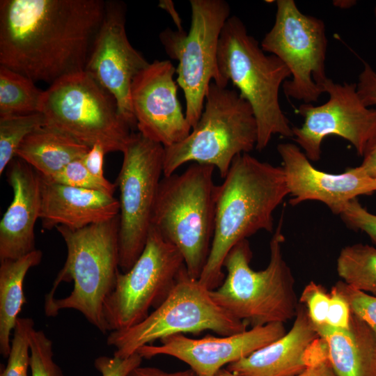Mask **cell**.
<instances>
[{
	"mask_svg": "<svg viewBox=\"0 0 376 376\" xmlns=\"http://www.w3.org/2000/svg\"><path fill=\"white\" fill-rule=\"evenodd\" d=\"M358 168L368 176L376 179V142L365 153Z\"/></svg>",
	"mask_w": 376,
	"mask_h": 376,
	"instance_id": "obj_40",
	"label": "cell"
},
{
	"mask_svg": "<svg viewBox=\"0 0 376 376\" xmlns=\"http://www.w3.org/2000/svg\"><path fill=\"white\" fill-rule=\"evenodd\" d=\"M175 75L170 61L156 60L134 78L130 91L138 132L164 148L182 141L192 129L178 98Z\"/></svg>",
	"mask_w": 376,
	"mask_h": 376,
	"instance_id": "obj_16",
	"label": "cell"
},
{
	"mask_svg": "<svg viewBox=\"0 0 376 376\" xmlns=\"http://www.w3.org/2000/svg\"><path fill=\"white\" fill-rule=\"evenodd\" d=\"M47 180L74 187L95 190L112 196L117 187L116 184L111 182L107 178H100L90 173L81 159L70 162L51 180Z\"/></svg>",
	"mask_w": 376,
	"mask_h": 376,
	"instance_id": "obj_29",
	"label": "cell"
},
{
	"mask_svg": "<svg viewBox=\"0 0 376 376\" xmlns=\"http://www.w3.org/2000/svg\"><path fill=\"white\" fill-rule=\"evenodd\" d=\"M357 88L366 106L376 107V72L367 63L359 75Z\"/></svg>",
	"mask_w": 376,
	"mask_h": 376,
	"instance_id": "obj_36",
	"label": "cell"
},
{
	"mask_svg": "<svg viewBox=\"0 0 376 376\" xmlns=\"http://www.w3.org/2000/svg\"><path fill=\"white\" fill-rule=\"evenodd\" d=\"M102 0H1L0 65L49 85L84 71Z\"/></svg>",
	"mask_w": 376,
	"mask_h": 376,
	"instance_id": "obj_1",
	"label": "cell"
},
{
	"mask_svg": "<svg viewBox=\"0 0 376 376\" xmlns=\"http://www.w3.org/2000/svg\"><path fill=\"white\" fill-rule=\"evenodd\" d=\"M119 214L118 198L101 191L58 184L42 178L40 220L43 228L80 229Z\"/></svg>",
	"mask_w": 376,
	"mask_h": 376,
	"instance_id": "obj_21",
	"label": "cell"
},
{
	"mask_svg": "<svg viewBox=\"0 0 376 376\" xmlns=\"http://www.w3.org/2000/svg\"><path fill=\"white\" fill-rule=\"evenodd\" d=\"M283 222L281 214L270 240L265 269L256 271L251 267L252 251L248 240H244L225 258L227 274L224 281L210 292L217 304L251 328L284 323L295 317L299 306L295 279L282 253Z\"/></svg>",
	"mask_w": 376,
	"mask_h": 376,
	"instance_id": "obj_5",
	"label": "cell"
},
{
	"mask_svg": "<svg viewBox=\"0 0 376 376\" xmlns=\"http://www.w3.org/2000/svg\"><path fill=\"white\" fill-rule=\"evenodd\" d=\"M185 266L180 251L151 226L141 254L127 272H120L104 303L107 330L125 329L144 320L166 299Z\"/></svg>",
	"mask_w": 376,
	"mask_h": 376,
	"instance_id": "obj_13",
	"label": "cell"
},
{
	"mask_svg": "<svg viewBox=\"0 0 376 376\" xmlns=\"http://www.w3.org/2000/svg\"><path fill=\"white\" fill-rule=\"evenodd\" d=\"M374 15H375V26H376V3L374 8Z\"/></svg>",
	"mask_w": 376,
	"mask_h": 376,
	"instance_id": "obj_44",
	"label": "cell"
},
{
	"mask_svg": "<svg viewBox=\"0 0 376 376\" xmlns=\"http://www.w3.org/2000/svg\"><path fill=\"white\" fill-rule=\"evenodd\" d=\"M46 125L89 148L123 152L132 128L115 98L86 72L65 76L44 91L40 106Z\"/></svg>",
	"mask_w": 376,
	"mask_h": 376,
	"instance_id": "obj_9",
	"label": "cell"
},
{
	"mask_svg": "<svg viewBox=\"0 0 376 376\" xmlns=\"http://www.w3.org/2000/svg\"><path fill=\"white\" fill-rule=\"evenodd\" d=\"M46 125L42 113L0 116V175L10 162L25 138Z\"/></svg>",
	"mask_w": 376,
	"mask_h": 376,
	"instance_id": "obj_27",
	"label": "cell"
},
{
	"mask_svg": "<svg viewBox=\"0 0 376 376\" xmlns=\"http://www.w3.org/2000/svg\"><path fill=\"white\" fill-rule=\"evenodd\" d=\"M276 5L274 23L261 48L280 58L290 71L291 79L282 85L285 96L313 104L324 93L323 84L328 79L325 24L301 12L293 0H278Z\"/></svg>",
	"mask_w": 376,
	"mask_h": 376,
	"instance_id": "obj_12",
	"label": "cell"
},
{
	"mask_svg": "<svg viewBox=\"0 0 376 376\" xmlns=\"http://www.w3.org/2000/svg\"><path fill=\"white\" fill-rule=\"evenodd\" d=\"M30 368L31 376H64L54 360L52 340L35 328L30 336Z\"/></svg>",
	"mask_w": 376,
	"mask_h": 376,
	"instance_id": "obj_30",
	"label": "cell"
},
{
	"mask_svg": "<svg viewBox=\"0 0 376 376\" xmlns=\"http://www.w3.org/2000/svg\"><path fill=\"white\" fill-rule=\"evenodd\" d=\"M258 127L251 107L235 90L212 81L201 116L182 141L164 148L163 175L193 162L217 168L224 178L233 159L256 148Z\"/></svg>",
	"mask_w": 376,
	"mask_h": 376,
	"instance_id": "obj_7",
	"label": "cell"
},
{
	"mask_svg": "<svg viewBox=\"0 0 376 376\" xmlns=\"http://www.w3.org/2000/svg\"><path fill=\"white\" fill-rule=\"evenodd\" d=\"M118 224L117 216L80 229L56 228L65 242L67 258L45 296L47 316L73 309L102 333L108 331L103 305L120 273Z\"/></svg>",
	"mask_w": 376,
	"mask_h": 376,
	"instance_id": "obj_3",
	"label": "cell"
},
{
	"mask_svg": "<svg viewBox=\"0 0 376 376\" xmlns=\"http://www.w3.org/2000/svg\"><path fill=\"white\" fill-rule=\"evenodd\" d=\"M218 86L230 81L252 108L258 127L256 149L262 151L274 134L293 137L292 126L279 102V90L291 77L286 65L267 54L244 22L230 16L222 29L218 47Z\"/></svg>",
	"mask_w": 376,
	"mask_h": 376,
	"instance_id": "obj_4",
	"label": "cell"
},
{
	"mask_svg": "<svg viewBox=\"0 0 376 376\" xmlns=\"http://www.w3.org/2000/svg\"><path fill=\"white\" fill-rule=\"evenodd\" d=\"M42 252L33 251L15 260L0 261V353L8 357L10 334L26 302L23 283L28 271L39 265Z\"/></svg>",
	"mask_w": 376,
	"mask_h": 376,
	"instance_id": "obj_24",
	"label": "cell"
},
{
	"mask_svg": "<svg viewBox=\"0 0 376 376\" xmlns=\"http://www.w3.org/2000/svg\"><path fill=\"white\" fill-rule=\"evenodd\" d=\"M336 269L342 281L376 297V248L363 244L344 247L337 258Z\"/></svg>",
	"mask_w": 376,
	"mask_h": 376,
	"instance_id": "obj_25",
	"label": "cell"
},
{
	"mask_svg": "<svg viewBox=\"0 0 376 376\" xmlns=\"http://www.w3.org/2000/svg\"><path fill=\"white\" fill-rule=\"evenodd\" d=\"M210 290L188 274L185 266L166 299L141 322L110 331L107 339L113 356L125 359L141 347L175 335L212 331L228 336L246 330L247 325L217 304Z\"/></svg>",
	"mask_w": 376,
	"mask_h": 376,
	"instance_id": "obj_8",
	"label": "cell"
},
{
	"mask_svg": "<svg viewBox=\"0 0 376 376\" xmlns=\"http://www.w3.org/2000/svg\"><path fill=\"white\" fill-rule=\"evenodd\" d=\"M214 167L194 163L182 173L164 176L152 226L181 253L190 276L198 279L214 230L217 185Z\"/></svg>",
	"mask_w": 376,
	"mask_h": 376,
	"instance_id": "obj_6",
	"label": "cell"
},
{
	"mask_svg": "<svg viewBox=\"0 0 376 376\" xmlns=\"http://www.w3.org/2000/svg\"><path fill=\"white\" fill-rule=\"evenodd\" d=\"M106 152L103 147L96 144L90 148L86 155L81 159L88 171L100 178H106L104 174V158Z\"/></svg>",
	"mask_w": 376,
	"mask_h": 376,
	"instance_id": "obj_37",
	"label": "cell"
},
{
	"mask_svg": "<svg viewBox=\"0 0 376 376\" xmlns=\"http://www.w3.org/2000/svg\"><path fill=\"white\" fill-rule=\"evenodd\" d=\"M224 179L217 185L214 235L198 279L210 290L224 281V263L235 245L259 230L273 231L274 212L290 194L282 166L249 153L235 157Z\"/></svg>",
	"mask_w": 376,
	"mask_h": 376,
	"instance_id": "obj_2",
	"label": "cell"
},
{
	"mask_svg": "<svg viewBox=\"0 0 376 376\" xmlns=\"http://www.w3.org/2000/svg\"><path fill=\"white\" fill-rule=\"evenodd\" d=\"M357 1L354 0H336L333 1V4L343 9L350 8L356 5Z\"/></svg>",
	"mask_w": 376,
	"mask_h": 376,
	"instance_id": "obj_42",
	"label": "cell"
},
{
	"mask_svg": "<svg viewBox=\"0 0 376 376\" xmlns=\"http://www.w3.org/2000/svg\"><path fill=\"white\" fill-rule=\"evenodd\" d=\"M285 333L284 324L275 322L220 337L207 335L196 339L175 334L160 340L161 345H144L137 352L143 359L171 356L187 363L198 376H213L221 368L247 357Z\"/></svg>",
	"mask_w": 376,
	"mask_h": 376,
	"instance_id": "obj_17",
	"label": "cell"
},
{
	"mask_svg": "<svg viewBox=\"0 0 376 376\" xmlns=\"http://www.w3.org/2000/svg\"><path fill=\"white\" fill-rule=\"evenodd\" d=\"M6 169L13 198L0 221V261L17 259L36 249L34 228L41 207V175L17 157Z\"/></svg>",
	"mask_w": 376,
	"mask_h": 376,
	"instance_id": "obj_20",
	"label": "cell"
},
{
	"mask_svg": "<svg viewBox=\"0 0 376 376\" xmlns=\"http://www.w3.org/2000/svg\"><path fill=\"white\" fill-rule=\"evenodd\" d=\"M89 149L59 130L45 125L25 138L16 157L32 166L42 178L51 180L70 162L81 159Z\"/></svg>",
	"mask_w": 376,
	"mask_h": 376,
	"instance_id": "obj_23",
	"label": "cell"
},
{
	"mask_svg": "<svg viewBox=\"0 0 376 376\" xmlns=\"http://www.w3.org/2000/svg\"><path fill=\"white\" fill-rule=\"evenodd\" d=\"M300 303L305 306L309 318L314 325L326 324L330 301V294L320 284L311 281L304 289Z\"/></svg>",
	"mask_w": 376,
	"mask_h": 376,
	"instance_id": "obj_32",
	"label": "cell"
},
{
	"mask_svg": "<svg viewBox=\"0 0 376 376\" xmlns=\"http://www.w3.org/2000/svg\"><path fill=\"white\" fill-rule=\"evenodd\" d=\"M351 310L345 297L334 285L330 292V301L326 324L338 329L349 327Z\"/></svg>",
	"mask_w": 376,
	"mask_h": 376,
	"instance_id": "obj_35",
	"label": "cell"
},
{
	"mask_svg": "<svg viewBox=\"0 0 376 376\" xmlns=\"http://www.w3.org/2000/svg\"><path fill=\"white\" fill-rule=\"evenodd\" d=\"M126 9L122 1L106 2L104 16L84 71L115 98L119 112L133 127L136 120L130 100L131 86L150 63L128 40Z\"/></svg>",
	"mask_w": 376,
	"mask_h": 376,
	"instance_id": "obj_15",
	"label": "cell"
},
{
	"mask_svg": "<svg viewBox=\"0 0 376 376\" xmlns=\"http://www.w3.org/2000/svg\"><path fill=\"white\" fill-rule=\"evenodd\" d=\"M159 6L166 10L169 13V15H171L174 23L177 25L178 30H183L182 26V21L179 17L178 13L175 10V7L172 1H160Z\"/></svg>",
	"mask_w": 376,
	"mask_h": 376,
	"instance_id": "obj_41",
	"label": "cell"
},
{
	"mask_svg": "<svg viewBox=\"0 0 376 376\" xmlns=\"http://www.w3.org/2000/svg\"><path fill=\"white\" fill-rule=\"evenodd\" d=\"M277 151L291 196L289 203L292 206L306 201H318L339 215L350 201L376 192V179L366 175L358 166L333 174L315 169L296 144L281 143Z\"/></svg>",
	"mask_w": 376,
	"mask_h": 376,
	"instance_id": "obj_18",
	"label": "cell"
},
{
	"mask_svg": "<svg viewBox=\"0 0 376 376\" xmlns=\"http://www.w3.org/2000/svg\"><path fill=\"white\" fill-rule=\"evenodd\" d=\"M323 88L329 95L325 103H303L297 109L304 120L301 127L292 126L295 141L313 162L320 159L322 143L330 135L347 140L363 157L376 142V108L364 104L357 84H338L328 78Z\"/></svg>",
	"mask_w": 376,
	"mask_h": 376,
	"instance_id": "obj_14",
	"label": "cell"
},
{
	"mask_svg": "<svg viewBox=\"0 0 376 376\" xmlns=\"http://www.w3.org/2000/svg\"><path fill=\"white\" fill-rule=\"evenodd\" d=\"M142 359L138 352L125 359L100 356L95 359L94 364L101 376H127L132 369L141 365Z\"/></svg>",
	"mask_w": 376,
	"mask_h": 376,
	"instance_id": "obj_34",
	"label": "cell"
},
{
	"mask_svg": "<svg viewBox=\"0 0 376 376\" xmlns=\"http://www.w3.org/2000/svg\"><path fill=\"white\" fill-rule=\"evenodd\" d=\"M119 189V266L127 272L144 249L163 174L164 147L132 132L123 152Z\"/></svg>",
	"mask_w": 376,
	"mask_h": 376,
	"instance_id": "obj_11",
	"label": "cell"
},
{
	"mask_svg": "<svg viewBox=\"0 0 376 376\" xmlns=\"http://www.w3.org/2000/svg\"><path fill=\"white\" fill-rule=\"evenodd\" d=\"M339 216L348 228L365 233L376 244V214L363 207L357 198L345 204Z\"/></svg>",
	"mask_w": 376,
	"mask_h": 376,
	"instance_id": "obj_33",
	"label": "cell"
},
{
	"mask_svg": "<svg viewBox=\"0 0 376 376\" xmlns=\"http://www.w3.org/2000/svg\"><path fill=\"white\" fill-rule=\"evenodd\" d=\"M326 352L324 342L301 305L288 332L226 368L238 376H295Z\"/></svg>",
	"mask_w": 376,
	"mask_h": 376,
	"instance_id": "obj_19",
	"label": "cell"
},
{
	"mask_svg": "<svg viewBox=\"0 0 376 376\" xmlns=\"http://www.w3.org/2000/svg\"><path fill=\"white\" fill-rule=\"evenodd\" d=\"M34 329L31 318H19L13 329L6 366L0 376H28L30 367V336Z\"/></svg>",
	"mask_w": 376,
	"mask_h": 376,
	"instance_id": "obj_28",
	"label": "cell"
},
{
	"mask_svg": "<svg viewBox=\"0 0 376 376\" xmlns=\"http://www.w3.org/2000/svg\"><path fill=\"white\" fill-rule=\"evenodd\" d=\"M324 342L327 357L337 376H376V337L351 311L346 329L314 325Z\"/></svg>",
	"mask_w": 376,
	"mask_h": 376,
	"instance_id": "obj_22",
	"label": "cell"
},
{
	"mask_svg": "<svg viewBox=\"0 0 376 376\" xmlns=\"http://www.w3.org/2000/svg\"><path fill=\"white\" fill-rule=\"evenodd\" d=\"M127 376H198L193 370L167 372L160 368L151 366H139L132 369Z\"/></svg>",
	"mask_w": 376,
	"mask_h": 376,
	"instance_id": "obj_39",
	"label": "cell"
},
{
	"mask_svg": "<svg viewBox=\"0 0 376 376\" xmlns=\"http://www.w3.org/2000/svg\"><path fill=\"white\" fill-rule=\"evenodd\" d=\"M335 286L347 299L352 313L363 321L376 337V297L354 288L342 281Z\"/></svg>",
	"mask_w": 376,
	"mask_h": 376,
	"instance_id": "obj_31",
	"label": "cell"
},
{
	"mask_svg": "<svg viewBox=\"0 0 376 376\" xmlns=\"http://www.w3.org/2000/svg\"><path fill=\"white\" fill-rule=\"evenodd\" d=\"M213 376H238V375L230 372L226 368H223L219 371H217Z\"/></svg>",
	"mask_w": 376,
	"mask_h": 376,
	"instance_id": "obj_43",
	"label": "cell"
},
{
	"mask_svg": "<svg viewBox=\"0 0 376 376\" xmlns=\"http://www.w3.org/2000/svg\"><path fill=\"white\" fill-rule=\"evenodd\" d=\"M295 376H337L327 357V352L311 361L300 373Z\"/></svg>",
	"mask_w": 376,
	"mask_h": 376,
	"instance_id": "obj_38",
	"label": "cell"
},
{
	"mask_svg": "<svg viewBox=\"0 0 376 376\" xmlns=\"http://www.w3.org/2000/svg\"><path fill=\"white\" fill-rule=\"evenodd\" d=\"M188 32L167 28L159 36L166 54L176 60V82L182 89L186 118L193 128L203 112L212 81L218 84L217 53L220 36L230 8L224 0H190Z\"/></svg>",
	"mask_w": 376,
	"mask_h": 376,
	"instance_id": "obj_10",
	"label": "cell"
},
{
	"mask_svg": "<svg viewBox=\"0 0 376 376\" xmlns=\"http://www.w3.org/2000/svg\"><path fill=\"white\" fill-rule=\"evenodd\" d=\"M43 92L29 77L0 65V116L40 113Z\"/></svg>",
	"mask_w": 376,
	"mask_h": 376,
	"instance_id": "obj_26",
	"label": "cell"
}]
</instances>
